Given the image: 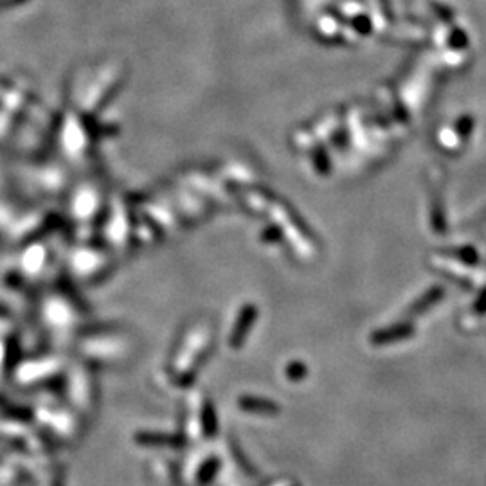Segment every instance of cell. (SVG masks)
Returning <instances> with one entry per match:
<instances>
[{
  "label": "cell",
  "mask_w": 486,
  "mask_h": 486,
  "mask_svg": "<svg viewBox=\"0 0 486 486\" xmlns=\"http://www.w3.org/2000/svg\"><path fill=\"white\" fill-rule=\"evenodd\" d=\"M254 321H256V308L254 306L243 308L240 317H238L236 324H234L233 335H231V344H233L234 348H240V344L243 343V338L247 337V333H249Z\"/></svg>",
  "instance_id": "obj_1"
},
{
  "label": "cell",
  "mask_w": 486,
  "mask_h": 486,
  "mask_svg": "<svg viewBox=\"0 0 486 486\" xmlns=\"http://www.w3.org/2000/svg\"><path fill=\"white\" fill-rule=\"evenodd\" d=\"M412 335V326L409 324H397V326H391L387 330L378 331L377 335H373L375 344H387L394 343V341H404Z\"/></svg>",
  "instance_id": "obj_2"
},
{
  "label": "cell",
  "mask_w": 486,
  "mask_h": 486,
  "mask_svg": "<svg viewBox=\"0 0 486 486\" xmlns=\"http://www.w3.org/2000/svg\"><path fill=\"white\" fill-rule=\"evenodd\" d=\"M240 407L247 409V411H250V412H263V414H272V412L280 411V407H277L276 404H272V402L263 400V398H253V397L241 398Z\"/></svg>",
  "instance_id": "obj_3"
},
{
  "label": "cell",
  "mask_w": 486,
  "mask_h": 486,
  "mask_svg": "<svg viewBox=\"0 0 486 486\" xmlns=\"http://www.w3.org/2000/svg\"><path fill=\"white\" fill-rule=\"evenodd\" d=\"M443 296V290H441L440 287H436V288H432V290H429L427 294L424 296V299L420 301V303L416 304V306L412 308V314H420V311H424V310H427L429 306H432V304L436 303V301L440 299V297Z\"/></svg>",
  "instance_id": "obj_4"
},
{
  "label": "cell",
  "mask_w": 486,
  "mask_h": 486,
  "mask_svg": "<svg viewBox=\"0 0 486 486\" xmlns=\"http://www.w3.org/2000/svg\"><path fill=\"white\" fill-rule=\"evenodd\" d=\"M304 373H306V370H304L303 364H292L287 370V377L292 378V380H301L304 377Z\"/></svg>",
  "instance_id": "obj_5"
}]
</instances>
